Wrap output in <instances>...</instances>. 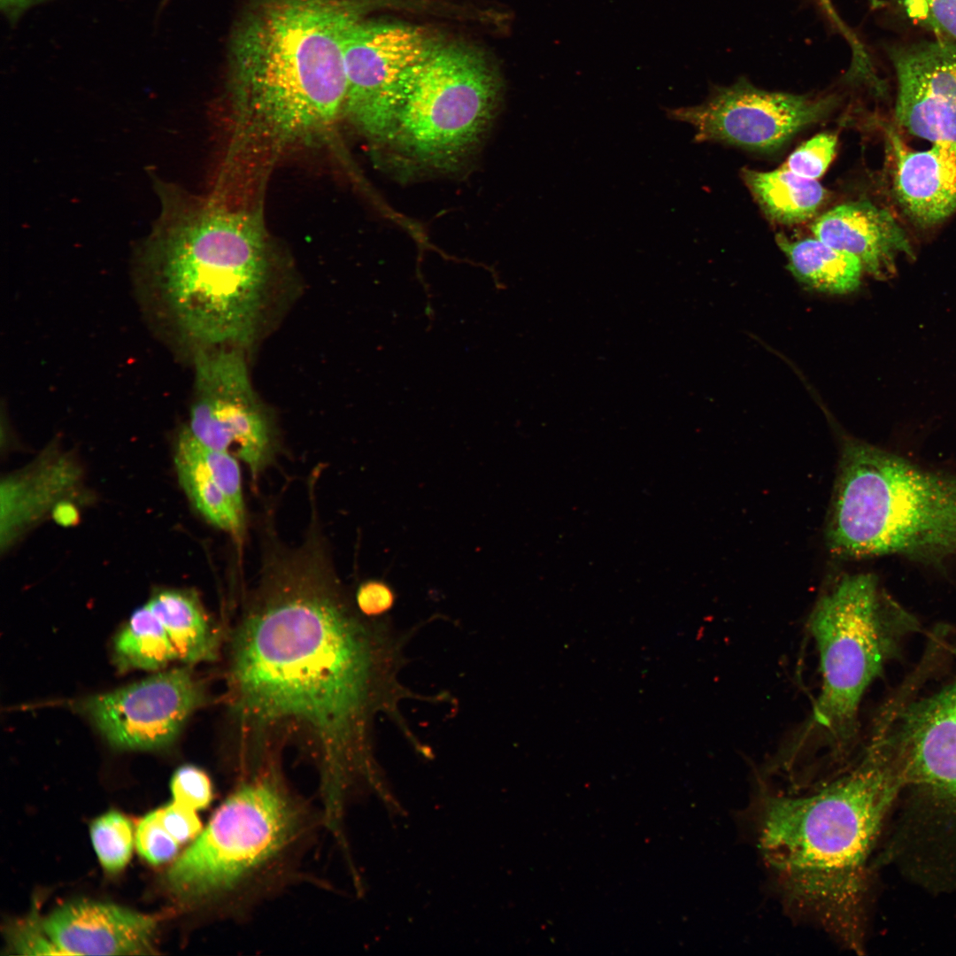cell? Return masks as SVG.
Instances as JSON below:
<instances>
[{
	"instance_id": "f1b7e54d",
	"label": "cell",
	"mask_w": 956,
	"mask_h": 956,
	"mask_svg": "<svg viewBox=\"0 0 956 956\" xmlns=\"http://www.w3.org/2000/svg\"><path fill=\"white\" fill-rule=\"evenodd\" d=\"M396 601L397 594L387 582L381 579H369L358 586L354 605L365 618L378 620L393 609Z\"/></svg>"
},
{
	"instance_id": "5bb4252c",
	"label": "cell",
	"mask_w": 956,
	"mask_h": 956,
	"mask_svg": "<svg viewBox=\"0 0 956 956\" xmlns=\"http://www.w3.org/2000/svg\"><path fill=\"white\" fill-rule=\"evenodd\" d=\"M895 748L905 782L956 802V676L906 714Z\"/></svg>"
},
{
	"instance_id": "ba28073f",
	"label": "cell",
	"mask_w": 956,
	"mask_h": 956,
	"mask_svg": "<svg viewBox=\"0 0 956 956\" xmlns=\"http://www.w3.org/2000/svg\"><path fill=\"white\" fill-rule=\"evenodd\" d=\"M498 84L486 61L437 46L400 106L386 142L424 166L447 168L476 146L494 116Z\"/></svg>"
},
{
	"instance_id": "ffe728a7",
	"label": "cell",
	"mask_w": 956,
	"mask_h": 956,
	"mask_svg": "<svg viewBox=\"0 0 956 956\" xmlns=\"http://www.w3.org/2000/svg\"><path fill=\"white\" fill-rule=\"evenodd\" d=\"M163 624L179 660L197 663L216 657L219 634L197 594L164 590L147 603Z\"/></svg>"
},
{
	"instance_id": "7a4b0ae2",
	"label": "cell",
	"mask_w": 956,
	"mask_h": 956,
	"mask_svg": "<svg viewBox=\"0 0 956 956\" xmlns=\"http://www.w3.org/2000/svg\"><path fill=\"white\" fill-rule=\"evenodd\" d=\"M359 0H256L229 51L228 158L266 165L292 149L335 144L344 119V42Z\"/></svg>"
},
{
	"instance_id": "52a82bcc",
	"label": "cell",
	"mask_w": 956,
	"mask_h": 956,
	"mask_svg": "<svg viewBox=\"0 0 956 956\" xmlns=\"http://www.w3.org/2000/svg\"><path fill=\"white\" fill-rule=\"evenodd\" d=\"M870 574L846 575L823 593L808 627L819 657L821 690L813 714L830 758L843 762L857 733L862 698L895 643L899 617Z\"/></svg>"
},
{
	"instance_id": "44dd1931",
	"label": "cell",
	"mask_w": 956,
	"mask_h": 956,
	"mask_svg": "<svg viewBox=\"0 0 956 956\" xmlns=\"http://www.w3.org/2000/svg\"><path fill=\"white\" fill-rule=\"evenodd\" d=\"M776 242L798 281L815 290L836 295L850 293L859 287L864 269L855 256L816 237L792 241L777 235Z\"/></svg>"
},
{
	"instance_id": "ac0fdd59",
	"label": "cell",
	"mask_w": 956,
	"mask_h": 956,
	"mask_svg": "<svg viewBox=\"0 0 956 956\" xmlns=\"http://www.w3.org/2000/svg\"><path fill=\"white\" fill-rule=\"evenodd\" d=\"M174 462L180 484L196 509L212 525L239 535L244 507L237 459L203 446L184 427L178 436Z\"/></svg>"
},
{
	"instance_id": "9a60e30c",
	"label": "cell",
	"mask_w": 956,
	"mask_h": 956,
	"mask_svg": "<svg viewBox=\"0 0 956 956\" xmlns=\"http://www.w3.org/2000/svg\"><path fill=\"white\" fill-rule=\"evenodd\" d=\"M156 922L116 905L78 901L57 908L42 924L61 954L123 955L148 952Z\"/></svg>"
},
{
	"instance_id": "5b68a950",
	"label": "cell",
	"mask_w": 956,
	"mask_h": 956,
	"mask_svg": "<svg viewBox=\"0 0 956 956\" xmlns=\"http://www.w3.org/2000/svg\"><path fill=\"white\" fill-rule=\"evenodd\" d=\"M826 539L830 552L844 559L956 554V478L847 439Z\"/></svg>"
},
{
	"instance_id": "30bf717a",
	"label": "cell",
	"mask_w": 956,
	"mask_h": 956,
	"mask_svg": "<svg viewBox=\"0 0 956 956\" xmlns=\"http://www.w3.org/2000/svg\"><path fill=\"white\" fill-rule=\"evenodd\" d=\"M195 397L187 426L204 446L244 462L253 477L275 452L274 428L252 387L242 349L195 351Z\"/></svg>"
},
{
	"instance_id": "4fadbf2b",
	"label": "cell",
	"mask_w": 956,
	"mask_h": 956,
	"mask_svg": "<svg viewBox=\"0 0 956 956\" xmlns=\"http://www.w3.org/2000/svg\"><path fill=\"white\" fill-rule=\"evenodd\" d=\"M891 59L898 124L929 142L956 143V45L935 40L901 46Z\"/></svg>"
},
{
	"instance_id": "e0dca14e",
	"label": "cell",
	"mask_w": 956,
	"mask_h": 956,
	"mask_svg": "<svg viewBox=\"0 0 956 956\" xmlns=\"http://www.w3.org/2000/svg\"><path fill=\"white\" fill-rule=\"evenodd\" d=\"M814 237L855 256L864 271L884 278L895 269L899 255L913 254L905 230L894 216L867 200L835 206L813 224Z\"/></svg>"
},
{
	"instance_id": "f546056e",
	"label": "cell",
	"mask_w": 956,
	"mask_h": 956,
	"mask_svg": "<svg viewBox=\"0 0 956 956\" xmlns=\"http://www.w3.org/2000/svg\"><path fill=\"white\" fill-rule=\"evenodd\" d=\"M158 810L163 826L179 844L196 838L202 831L196 811L189 807L174 801Z\"/></svg>"
},
{
	"instance_id": "603a6c76",
	"label": "cell",
	"mask_w": 956,
	"mask_h": 956,
	"mask_svg": "<svg viewBox=\"0 0 956 956\" xmlns=\"http://www.w3.org/2000/svg\"><path fill=\"white\" fill-rule=\"evenodd\" d=\"M113 651L123 669L158 670L178 659L163 624L147 604L136 609L116 635Z\"/></svg>"
},
{
	"instance_id": "3957f363",
	"label": "cell",
	"mask_w": 956,
	"mask_h": 956,
	"mask_svg": "<svg viewBox=\"0 0 956 956\" xmlns=\"http://www.w3.org/2000/svg\"><path fill=\"white\" fill-rule=\"evenodd\" d=\"M893 749L877 736L825 782L798 793L765 787L756 799L758 847L784 904L850 949L860 948L867 860L905 782Z\"/></svg>"
},
{
	"instance_id": "cb8c5ba5",
	"label": "cell",
	"mask_w": 956,
	"mask_h": 956,
	"mask_svg": "<svg viewBox=\"0 0 956 956\" xmlns=\"http://www.w3.org/2000/svg\"><path fill=\"white\" fill-rule=\"evenodd\" d=\"M90 836L104 869L116 872L127 865L133 850L134 833L126 816L116 811L99 816L91 824Z\"/></svg>"
},
{
	"instance_id": "d4e9b609",
	"label": "cell",
	"mask_w": 956,
	"mask_h": 956,
	"mask_svg": "<svg viewBox=\"0 0 956 956\" xmlns=\"http://www.w3.org/2000/svg\"><path fill=\"white\" fill-rule=\"evenodd\" d=\"M914 25L937 41L956 45V0H893Z\"/></svg>"
},
{
	"instance_id": "7402d4cb",
	"label": "cell",
	"mask_w": 956,
	"mask_h": 956,
	"mask_svg": "<svg viewBox=\"0 0 956 956\" xmlns=\"http://www.w3.org/2000/svg\"><path fill=\"white\" fill-rule=\"evenodd\" d=\"M743 178L764 212L784 224L812 218L827 197V191L816 180L783 167L769 172L744 169Z\"/></svg>"
},
{
	"instance_id": "9c48e42d",
	"label": "cell",
	"mask_w": 956,
	"mask_h": 956,
	"mask_svg": "<svg viewBox=\"0 0 956 956\" xmlns=\"http://www.w3.org/2000/svg\"><path fill=\"white\" fill-rule=\"evenodd\" d=\"M437 46L416 27L354 24L344 42V119L367 140L386 142L400 106Z\"/></svg>"
},
{
	"instance_id": "2e32d148",
	"label": "cell",
	"mask_w": 956,
	"mask_h": 956,
	"mask_svg": "<svg viewBox=\"0 0 956 956\" xmlns=\"http://www.w3.org/2000/svg\"><path fill=\"white\" fill-rule=\"evenodd\" d=\"M892 188L906 214L921 226L936 225L956 212V143H933L915 150L890 130Z\"/></svg>"
},
{
	"instance_id": "1f68e13d",
	"label": "cell",
	"mask_w": 956,
	"mask_h": 956,
	"mask_svg": "<svg viewBox=\"0 0 956 956\" xmlns=\"http://www.w3.org/2000/svg\"><path fill=\"white\" fill-rule=\"evenodd\" d=\"M54 0H0V10L11 24L17 23L32 8Z\"/></svg>"
},
{
	"instance_id": "4dcf8cb0",
	"label": "cell",
	"mask_w": 956,
	"mask_h": 956,
	"mask_svg": "<svg viewBox=\"0 0 956 956\" xmlns=\"http://www.w3.org/2000/svg\"><path fill=\"white\" fill-rule=\"evenodd\" d=\"M13 947L22 954H61L35 919H29L12 935Z\"/></svg>"
},
{
	"instance_id": "8fae6325",
	"label": "cell",
	"mask_w": 956,
	"mask_h": 956,
	"mask_svg": "<svg viewBox=\"0 0 956 956\" xmlns=\"http://www.w3.org/2000/svg\"><path fill=\"white\" fill-rule=\"evenodd\" d=\"M837 102L834 95L767 91L741 80L717 89L700 104L667 109V114L692 126L696 142L767 151L780 148L803 128L825 119Z\"/></svg>"
},
{
	"instance_id": "83f0119b",
	"label": "cell",
	"mask_w": 956,
	"mask_h": 956,
	"mask_svg": "<svg viewBox=\"0 0 956 956\" xmlns=\"http://www.w3.org/2000/svg\"><path fill=\"white\" fill-rule=\"evenodd\" d=\"M170 788L175 802L195 811L206 808L212 799L210 777L193 765L180 767L172 776Z\"/></svg>"
},
{
	"instance_id": "7c38bea8",
	"label": "cell",
	"mask_w": 956,
	"mask_h": 956,
	"mask_svg": "<svg viewBox=\"0 0 956 956\" xmlns=\"http://www.w3.org/2000/svg\"><path fill=\"white\" fill-rule=\"evenodd\" d=\"M204 701V687L188 668L161 672L76 703L113 747L158 750L172 744Z\"/></svg>"
},
{
	"instance_id": "d6986e66",
	"label": "cell",
	"mask_w": 956,
	"mask_h": 956,
	"mask_svg": "<svg viewBox=\"0 0 956 956\" xmlns=\"http://www.w3.org/2000/svg\"><path fill=\"white\" fill-rule=\"evenodd\" d=\"M76 477V468L65 459L42 461L26 473L9 477L2 487V547L9 545L19 528L36 518Z\"/></svg>"
},
{
	"instance_id": "d6a6232c",
	"label": "cell",
	"mask_w": 956,
	"mask_h": 956,
	"mask_svg": "<svg viewBox=\"0 0 956 956\" xmlns=\"http://www.w3.org/2000/svg\"><path fill=\"white\" fill-rule=\"evenodd\" d=\"M73 513H74V510H72L71 506L63 505L58 508L55 516L58 520L66 523L72 521Z\"/></svg>"
},
{
	"instance_id": "4316f807",
	"label": "cell",
	"mask_w": 956,
	"mask_h": 956,
	"mask_svg": "<svg viewBox=\"0 0 956 956\" xmlns=\"http://www.w3.org/2000/svg\"><path fill=\"white\" fill-rule=\"evenodd\" d=\"M135 844L139 853L155 865L173 858L179 846V843L163 826L158 810L148 813L140 821L135 833Z\"/></svg>"
},
{
	"instance_id": "277c9868",
	"label": "cell",
	"mask_w": 956,
	"mask_h": 956,
	"mask_svg": "<svg viewBox=\"0 0 956 956\" xmlns=\"http://www.w3.org/2000/svg\"><path fill=\"white\" fill-rule=\"evenodd\" d=\"M162 213L143 268L178 333L197 350H243L268 297L274 254L261 209L220 190L194 198L161 185Z\"/></svg>"
},
{
	"instance_id": "484cf974",
	"label": "cell",
	"mask_w": 956,
	"mask_h": 956,
	"mask_svg": "<svg viewBox=\"0 0 956 956\" xmlns=\"http://www.w3.org/2000/svg\"><path fill=\"white\" fill-rule=\"evenodd\" d=\"M837 143L835 134L825 132L798 147L782 166L811 180L821 177L831 163Z\"/></svg>"
},
{
	"instance_id": "8992f818",
	"label": "cell",
	"mask_w": 956,
	"mask_h": 956,
	"mask_svg": "<svg viewBox=\"0 0 956 956\" xmlns=\"http://www.w3.org/2000/svg\"><path fill=\"white\" fill-rule=\"evenodd\" d=\"M305 807L267 772L242 783L174 861L166 878L181 898L220 908L283 871L307 833Z\"/></svg>"
},
{
	"instance_id": "6da1fadb",
	"label": "cell",
	"mask_w": 956,
	"mask_h": 956,
	"mask_svg": "<svg viewBox=\"0 0 956 956\" xmlns=\"http://www.w3.org/2000/svg\"><path fill=\"white\" fill-rule=\"evenodd\" d=\"M232 642L233 707L249 725L283 721L319 746L324 806L336 809L344 775L378 710H396L402 642L343 596L319 547L268 560Z\"/></svg>"
}]
</instances>
